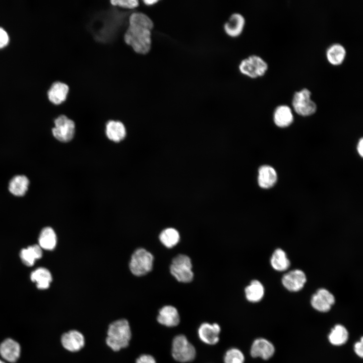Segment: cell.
Returning a JSON list of instances; mask_svg holds the SVG:
<instances>
[{
	"instance_id": "83f0119b",
	"label": "cell",
	"mask_w": 363,
	"mask_h": 363,
	"mask_svg": "<svg viewBox=\"0 0 363 363\" xmlns=\"http://www.w3.org/2000/svg\"><path fill=\"white\" fill-rule=\"evenodd\" d=\"M348 338V332L346 328L342 325H336L328 335V340L331 344L340 346L345 343Z\"/></svg>"
},
{
	"instance_id": "30bf717a",
	"label": "cell",
	"mask_w": 363,
	"mask_h": 363,
	"mask_svg": "<svg viewBox=\"0 0 363 363\" xmlns=\"http://www.w3.org/2000/svg\"><path fill=\"white\" fill-rule=\"evenodd\" d=\"M335 302V297L333 294L323 287L318 289L311 298L312 307L322 313L329 311Z\"/></svg>"
},
{
	"instance_id": "603a6c76",
	"label": "cell",
	"mask_w": 363,
	"mask_h": 363,
	"mask_svg": "<svg viewBox=\"0 0 363 363\" xmlns=\"http://www.w3.org/2000/svg\"><path fill=\"white\" fill-rule=\"evenodd\" d=\"M247 299L251 302H258L263 298L265 288L263 284L258 280L251 281L245 289Z\"/></svg>"
},
{
	"instance_id": "9a60e30c",
	"label": "cell",
	"mask_w": 363,
	"mask_h": 363,
	"mask_svg": "<svg viewBox=\"0 0 363 363\" xmlns=\"http://www.w3.org/2000/svg\"><path fill=\"white\" fill-rule=\"evenodd\" d=\"M157 321L167 327H174L179 323V316L177 309L172 306L163 307L159 311Z\"/></svg>"
},
{
	"instance_id": "d6986e66",
	"label": "cell",
	"mask_w": 363,
	"mask_h": 363,
	"mask_svg": "<svg viewBox=\"0 0 363 363\" xmlns=\"http://www.w3.org/2000/svg\"><path fill=\"white\" fill-rule=\"evenodd\" d=\"M273 118L275 125L281 128L289 126L293 120L292 111L286 105L277 106L274 110Z\"/></svg>"
},
{
	"instance_id": "d590c367",
	"label": "cell",
	"mask_w": 363,
	"mask_h": 363,
	"mask_svg": "<svg viewBox=\"0 0 363 363\" xmlns=\"http://www.w3.org/2000/svg\"><path fill=\"white\" fill-rule=\"evenodd\" d=\"M144 2L145 4L148 5H151L154 4L158 2V1L157 0H145L144 1Z\"/></svg>"
},
{
	"instance_id": "e575fe53",
	"label": "cell",
	"mask_w": 363,
	"mask_h": 363,
	"mask_svg": "<svg viewBox=\"0 0 363 363\" xmlns=\"http://www.w3.org/2000/svg\"><path fill=\"white\" fill-rule=\"evenodd\" d=\"M357 150L361 157L363 156V140L361 138L357 146Z\"/></svg>"
},
{
	"instance_id": "3957f363",
	"label": "cell",
	"mask_w": 363,
	"mask_h": 363,
	"mask_svg": "<svg viewBox=\"0 0 363 363\" xmlns=\"http://www.w3.org/2000/svg\"><path fill=\"white\" fill-rule=\"evenodd\" d=\"M154 258L151 253L143 248L137 249L132 254L129 267L135 276H141L152 269Z\"/></svg>"
},
{
	"instance_id": "ba28073f",
	"label": "cell",
	"mask_w": 363,
	"mask_h": 363,
	"mask_svg": "<svg viewBox=\"0 0 363 363\" xmlns=\"http://www.w3.org/2000/svg\"><path fill=\"white\" fill-rule=\"evenodd\" d=\"M54 127L52 129L53 136L63 142L71 141L75 130L74 122L65 115L58 116L54 120Z\"/></svg>"
},
{
	"instance_id": "1f68e13d",
	"label": "cell",
	"mask_w": 363,
	"mask_h": 363,
	"mask_svg": "<svg viewBox=\"0 0 363 363\" xmlns=\"http://www.w3.org/2000/svg\"><path fill=\"white\" fill-rule=\"evenodd\" d=\"M136 363H156V361L153 356L144 354L136 359Z\"/></svg>"
},
{
	"instance_id": "7402d4cb",
	"label": "cell",
	"mask_w": 363,
	"mask_h": 363,
	"mask_svg": "<svg viewBox=\"0 0 363 363\" xmlns=\"http://www.w3.org/2000/svg\"><path fill=\"white\" fill-rule=\"evenodd\" d=\"M68 91L69 87L66 84L55 82L48 91V98L54 104H59L65 100Z\"/></svg>"
},
{
	"instance_id": "7a4b0ae2",
	"label": "cell",
	"mask_w": 363,
	"mask_h": 363,
	"mask_svg": "<svg viewBox=\"0 0 363 363\" xmlns=\"http://www.w3.org/2000/svg\"><path fill=\"white\" fill-rule=\"evenodd\" d=\"M131 336V330L128 320L118 319L109 325L106 343L112 350L117 351L129 345Z\"/></svg>"
},
{
	"instance_id": "ac0fdd59",
	"label": "cell",
	"mask_w": 363,
	"mask_h": 363,
	"mask_svg": "<svg viewBox=\"0 0 363 363\" xmlns=\"http://www.w3.org/2000/svg\"><path fill=\"white\" fill-rule=\"evenodd\" d=\"M277 179V173L272 167L265 165L259 168L258 183L261 188L263 189L271 188L275 185Z\"/></svg>"
},
{
	"instance_id": "6da1fadb",
	"label": "cell",
	"mask_w": 363,
	"mask_h": 363,
	"mask_svg": "<svg viewBox=\"0 0 363 363\" xmlns=\"http://www.w3.org/2000/svg\"><path fill=\"white\" fill-rule=\"evenodd\" d=\"M152 20L146 14L137 12L132 14L129 26L125 35L126 42L138 53H147L151 45Z\"/></svg>"
},
{
	"instance_id": "277c9868",
	"label": "cell",
	"mask_w": 363,
	"mask_h": 363,
	"mask_svg": "<svg viewBox=\"0 0 363 363\" xmlns=\"http://www.w3.org/2000/svg\"><path fill=\"white\" fill-rule=\"evenodd\" d=\"M238 69L243 75L255 79L262 77L266 74L268 69V65L261 57L253 54L241 60Z\"/></svg>"
},
{
	"instance_id": "e0dca14e",
	"label": "cell",
	"mask_w": 363,
	"mask_h": 363,
	"mask_svg": "<svg viewBox=\"0 0 363 363\" xmlns=\"http://www.w3.org/2000/svg\"><path fill=\"white\" fill-rule=\"evenodd\" d=\"M271 267L278 272H284L289 269L291 262L286 253L281 248H277L272 252L270 259Z\"/></svg>"
},
{
	"instance_id": "44dd1931",
	"label": "cell",
	"mask_w": 363,
	"mask_h": 363,
	"mask_svg": "<svg viewBox=\"0 0 363 363\" xmlns=\"http://www.w3.org/2000/svg\"><path fill=\"white\" fill-rule=\"evenodd\" d=\"M30 279L32 282L36 283L38 289H45L49 287L52 277L48 269L39 267L32 272Z\"/></svg>"
},
{
	"instance_id": "5bb4252c",
	"label": "cell",
	"mask_w": 363,
	"mask_h": 363,
	"mask_svg": "<svg viewBox=\"0 0 363 363\" xmlns=\"http://www.w3.org/2000/svg\"><path fill=\"white\" fill-rule=\"evenodd\" d=\"M220 330V327L217 323H204L199 328V337L205 343L214 345L219 341Z\"/></svg>"
},
{
	"instance_id": "836d02e7",
	"label": "cell",
	"mask_w": 363,
	"mask_h": 363,
	"mask_svg": "<svg viewBox=\"0 0 363 363\" xmlns=\"http://www.w3.org/2000/svg\"><path fill=\"white\" fill-rule=\"evenodd\" d=\"M354 352L359 357L361 358L363 356V339L360 338V341L355 343L354 346Z\"/></svg>"
},
{
	"instance_id": "d6a6232c",
	"label": "cell",
	"mask_w": 363,
	"mask_h": 363,
	"mask_svg": "<svg viewBox=\"0 0 363 363\" xmlns=\"http://www.w3.org/2000/svg\"><path fill=\"white\" fill-rule=\"evenodd\" d=\"M9 37L7 31L0 27V48L6 46L9 42Z\"/></svg>"
},
{
	"instance_id": "4dcf8cb0",
	"label": "cell",
	"mask_w": 363,
	"mask_h": 363,
	"mask_svg": "<svg viewBox=\"0 0 363 363\" xmlns=\"http://www.w3.org/2000/svg\"><path fill=\"white\" fill-rule=\"evenodd\" d=\"M110 2L113 5L127 8H134L138 5L137 0H111Z\"/></svg>"
},
{
	"instance_id": "4fadbf2b",
	"label": "cell",
	"mask_w": 363,
	"mask_h": 363,
	"mask_svg": "<svg viewBox=\"0 0 363 363\" xmlns=\"http://www.w3.org/2000/svg\"><path fill=\"white\" fill-rule=\"evenodd\" d=\"M275 352L273 344L264 338H258L253 343L251 348V354L253 357H261L263 359L271 358Z\"/></svg>"
},
{
	"instance_id": "484cf974",
	"label": "cell",
	"mask_w": 363,
	"mask_h": 363,
	"mask_svg": "<svg viewBox=\"0 0 363 363\" xmlns=\"http://www.w3.org/2000/svg\"><path fill=\"white\" fill-rule=\"evenodd\" d=\"M56 235L51 227H45L41 230L38 237V245L42 249L52 250L56 247Z\"/></svg>"
},
{
	"instance_id": "f546056e",
	"label": "cell",
	"mask_w": 363,
	"mask_h": 363,
	"mask_svg": "<svg viewBox=\"0 0 363 363\" xmlns=\"http://www.w3.org/2000/svg\"><path fill=\"white\" fill-rule=\"evenodd\" d=\"M224 361V363H244L245 356L240 350L232 348L226 351Z\"/></svg>"
},
{
	"instance_id": "5b68a950",
	"label": "cell",
	"mask_w": 363,
	"mask_h": 363,
	"mask_svg": "<svg viewBox=\"0 0 363 363\" xmlns=\"http://www.w3.org/2000/svg\"><path fill=\"white\" fill-rule=\"evenodd\" d=\"M192 268V264L190 257L186 255L179 254L172 259L170 271L178 281L188 283L191 282L194 277Z\"/></svg>"
},
{
	"instance_id": "d4e9b609",
	"label": "cell",
	"mask_w": 363,
	"mask_h": 363,
	"mask_svg": "<svg viewBox=\"0 0 363 363\" xmlns=\"http://www.w3.org/2000/svg\"><path fill=\"white\" fill-rule=\"evenodd\" d=\"M42 249L38 245L23 249L20 253L22 262L27 266H32L35 261L42 256Z\"/></svg>"
},
{
	"instance_id": "8992f818",
	"label": "cell",
	"mask_w": 363,
	"mask_h": 363,
	"mask_svg": "<svg viewBox=\"0 0 363 363\" xmlns=\"http://www.w3.org/2000/svg\"><path fill=\"white\" fill-rule=\"evenodd\" d=\"M312 93L308 88H302L294 92L292 105L295 111L301 116H309L317 110V105L311 99Z\"/></svg>"
},
{
	"instance_id": "ffe728a7",
	"label": "cell",
	"mask_w": 363,
	"mask_h": 363,
	"mask_svg": "<svg viewBox=\"0 0 363 363\" xmlns=\"http://www.w3.org/2000/svg\"><path fill=\"white\" fill-rule=\"evenodd\" d=\"M346 54L345 48L339 43H335L330 45L327 48L326 52L327 60L334 66L341 65L343 62Z\"/></svg>"
},
{
	"instance_id": "8fae6325",
	"label": "cell",
	"mask_w": 363,
	"mask_h": 363,
	"mask_svg": "<svg viewBox=\"0 0 363 363\" xmlns=\"http://www.w3.org/2000/svg\"><path fill=\"white\" fill-rule=\"evenodd\" d=\"M85 338L80 331L72 330L64 333L61 337L63 346L71 352L80 350L85 345Z\"/></svg>"
},
{
	"instance_id": "f1b7e54d",
	"label": "cell",
	"mask_w": 363,
	"mask_h": 363,
	"mask_svg": "<svg viewBox=\"0 0 363 363\" xmlns=\"http://www.w3.org/2000/svg\"><path fill=\"white\" fill-rule=\"evenodd\" d=\"M159 237L161 243L168 248L176 245L180 238L178 232L173 228H167L163 230Z\"/></svg>"
},
{
	"instance_id": "2e32d148",
	"label": "cell",
	"mask_w": 363,
	"mask_h": 363,
	"mask_svg": "<svg viewBox=\"0 0 363 363\" xmlns=\"http://www.w3.org/2000/svg\"><path fill=\"white\" fill-rule=\"evenodd\" d=\"M0 354L6 360L15 362L20 356V346L15 340L7 339L0 345Z\"/></svg>"
},
{
	"instance_id": "9c48e42d",
	"label": "cell",
	"mask_w": 363,
	"mask_h": 363,
	"mask_svg": "<svg viewBox=\"0 0 363 363\" xmlns=\"http://www.w3.org/2000/svg\"><path fill=\"white\" fill-rule=\"evenodd\" d=\"M307 281L305 272L299 269H295L284 274L281 279L282 286L287 290L292 292L300 291Z\"/></svg>"
},
{
	"instance_id": "8d00e7d4",
	"label": "cell",
	"mask_w": 363,
	"mask_h": 363,
	"mask_svg": "<svg viewBox=\"0 0 363 363\" xmlns=\"http://www.w3.org/2000/svg\"><path fill=\"white\" fill-rule=\"evenodd\" d=\"M0 363H5V362L0 359Z\"/></svg>"
},
{
	"instance_id": "7c38bea8",
	"label": "cell",
	"mask_w": 363,
	"mask_h": 363,
	"mask_svg": "<svg viewBox=\"0 0 363 363\" xmlns=\"http://www.w3.org/2000/svg\"><path fill=\"white\" fill-rule=\"evenodd\" d=\"M246 24V20L240 14H231L224 23L223 29L226 34L232 38L239 36L243 33Z\"/></svg>"
},
{
	"instance_id": "cb8c5ba5",
	"label": "cell",
	"mask_w": 363,
	"mask_h": 363,
	"mask_svg": "<svg viewBox=\"0 0 363 363\" xmlns=\"http://www.w3.org/2000/svg\"><path fill=\"white\" fill-rule=\"evenodd\" d=\"M29 180L24 175H17L14 176L9 184V190L14 196L21 197L24 196L28 190Z\"/></svg>"
},
{
	"instance_id": "4316f807",
	"label": "cell",
	"mask_w": 363,
	"mask_h": 363,
	"mask_svg": "<svg viewBox=\"0 0 363 363\" xmlns=\"http://www.w3.org/2000/svg\"><path fill=\"white\" fill-rule=\"evenodd\" d=\"M126 128L122 123L119 121H109L106 126V134L110 140L119 142L126 136Z\"/></svg>"
},
{
	"instance_id": "52a82bcc",
	"label": "cell",
	"mask_w": 363,
	"mask_h": 363,
	"mask_svg": "<svg viewBox=\"0 0 363 363\" xmlns=\"http://www.w3.org/2000/svg\"><path fill=\"white\" fill-rule=\"evenodd\" d=\"M171 353L175 360L182 362L191 361L196 356L194 346L184 335H179L174 338Z\"/></svg>"
}]
</instances>
